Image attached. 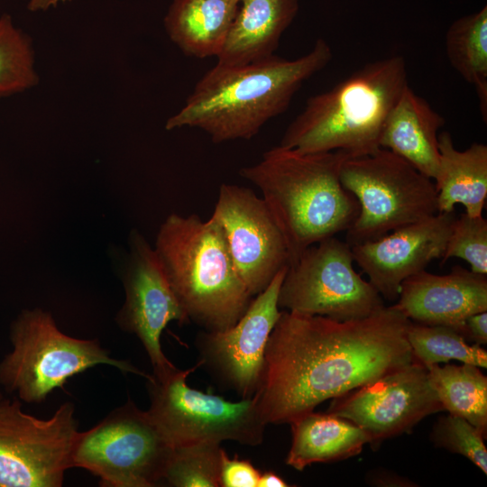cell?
<instances>
[{
  "mask_svg": "<svg viewBox=\"0 0 487 487\" xmlns=\"http://www.w3.org/2000/svg\"><path fill=\"white\" fill-rule=\"evenodd\" d=\"M409 323L394 305L344 321L281 310L253 396L265 422L290 424L415 361Z\"/></svg>",
  "mask_w": 487,
  "mask_h": 487,
  "instance_id": "cell-1",
  "label": "cell"
},
{
  "mask_svg": "<svg viewBox=\"0 0 487 487\" xmlns=\"http://www.w3.org/2000/svg\"><path fill=\"white\" fill-rule=\"evenodd\" d=\"M330 45L317 39L308 53L286 60L276 55L238 67L216 64L197 82L166 130L198 128L213 142L250 140L284 113L303 83L332 60Z\"/></svg>",
  "mask_w": 487,
  "mask_h": 487,
  "instance_id": "cell-2",
  "label": "cell"
},
{
  "mask_svg": "<svg viewBox=\"0 0 487 487\" xmlns=\"http://www.w3.org/2000/svg\"><path fill=\"white\" fill-rule=\"evenodd\" d=\"M342 151L299 152L280 145L240 175L262 192L285 239L289 264L309 246L345 232L359 214L354 196L340 180Z\"/></svg>",
  "mask_w": 487,
  "mask_h": 487,
  "instance_id": "cell-3",
  "label": "cell"
},
{
  "mask_svg": "<svg viewBox=\"0 0 487 487\" xmlns=\"http://www.w3.org/2000/svg\"><path fill=\"white\" fill-rule=\"evenodd\" d=\"M408 85L402 56L366 63L330 89L310 96L279 145L304 153H372L381 148L384 123Z\"/></svg>",
  "mask_w": 487,
  "mask_h": 487,
  "instance_id": "cell-4",
  "label": "cell"
},
{
  "mask_svg": "<svg viewBox=\"0 0 487 487\" xmlns=\"http://www.w3.org/2000/svg\"><path fill=\"white\" fill-rule=\"evenodd\" d=\"M154 251L188 321L202 330L227 329L247 310L253 297L211 217L170 214L160 227Z\"/></svg>",
  "mask_w": 487,
  "mask_h": 487,
  "instance_id": "cell-5",
  "label": "cell"
},
{
  "mask_svg": "<svg viewBox=\"0 0 487 487\" xmlns=\"http://www.w3.org/2000/svg\"><path fill=\"white\" fill-rule=\"evenodd\" d=\"M10 341L13 349L0 361V385L26 403H41L68 379L98 364L149 377L129 362L112 358L97 339L65 335L39 308L23 310L12 322Z\"/></svg>",
  "mask_w": 487,
  "mask_h": 487,
  "instance_id": "cell-6",
  "label": "cell"
},
{
  "mask_svg": "<svg viewBox=\"0 0 487 487\" xmlns=\"http://www.w3.org/2000/svg\"><path fill=\"white\" fill-rule=\"evenodd\" d=\"M340 180L359 204V214L345 231L351 246L438 213L434 180L387 149L347 157Z\"/></svg>",
  "mask_w": 487,
  "mask_h": 487,
  "instance_id": "cell-7",
  "label": "cell"
},
{
  "mask_svg": "<svg viewBox=\"0 0 487 487\" xmlns=\"http://www.w3.org/2000/svg\"><path fill=\"white\" fill-rule=\"evenodd\" d=\"M200 367H177L162 375H149L147 391L152 420L174 446L234 441L257 446L263 442L267 423L255 397L238 401L191 388L187 378Z\"/></svg>",
  "mask_w": 487,
  "mask_h": 487,
  "instance_id": "cell-8",
  "label": "cell"
},
{
  "mask_svg": "<svg viewBox=\"0 0 487 487\" xmlns=\"http://www.w3.org/2000/svg\"><path fill=\"white\" fill-rule=\"evenodd\" d=\"M173 448L148 411L129 399L78 432L71 467L88 471L105 487H153L162 483Z\"/></svg>",
  "mask_w": 487,
  "mask_h": 487,
  "instance_id": "cell-9",
  "label": "cell"
},
{
  "mask_svg": "<svg viewBox=\"0 0 487 487\" xmlns=\"http://www.w3.org/2000/svg\"><path fill=\"white\" fill-rule=\"evenodd\" d=\"M352 246L332 236L307 248L282 280L281 310L344 321L365 317L382 307V297L354 269Z\"/></svg>",
  "mask_w": 487,
  "mask_h": 487,
  "instance_id": "cell-10",
  "label": "cell"
},
{
  "mask_svg": "<svg viewBox=\"0 0 487 487\" xmlns=\"http://www.w3.org/2000/svg\"><path fill=\"white\" fill-rule=\"evenodd\" d=\"M78 428L71 402L42 419L0 391V487L62 486Z\"/></svg>",
  "mask_w": 487,
  "mask_h": 487,
  "instance_id": "cell-11",
  "label": "cell"
},
{
  "mask_svg": "<svg viewBox=\"0 0 487 487\" xmlns=\"http://www.w3.org/2000/svg\"><path fill=\"white\" fill-rule=\"evenodd\" d=\"M210 217L217 224L234 268L253 297L289 265L280 227L264 200L252 189L223 183Z\"/></svg>",
  "mask_w": 487,
  "mask_h": 487,
  "instance_id": "cell-12",
  "label": "cell"
},
{
  "mask_svg": "<svg viewBox=\"0 0 487 487\" xmlns=\"http://www.w3.org/2000/svg\"><path fill=\"white\" fill-rule=\"evenodd\" d=\"M332 400L326 412L360 427L372 447L409 433L423 418L444 410L427 369L418 361Z\"/></svg>",
  "mask_w": 487,
  "mask_h": 487,
  "instance_id": "cell-13",
  "label": "cell"
},
{
  "mask_svg": "<svg viewBox=\"0 0 487 487\" xmlns=\"http://www.w3.org/2000/svg\"><path fill=\"white\" fill-rule=\"evenodd\" d=\"M287 268L253 297L234 325L222 331L201 330L196 337L200 367L241 399L253 397L259 389L267 341L281 314L278 296Z\"/></svg>",
  "mask_w": 487,
  "mask_h": 487,
  "instance_id": "cell-14",
  "label": "cell"
},
{
  "mask_svg": "<svg viewBox=\"0 0 487 487\" xmlns=\"http://www.w3.org/2000/svg\"><path fill=\"white\" fill-rule=\"evenodd\" d=\"M125 301L116 316L119 326L134 334L144 347L154 375L176 366L165 356L161 335L171 321L188 323L158 259L137 232L131 235V253L124 278Z\"/></svg>",
  "mask_w": 487,
  "mask_h": 487,
  "instance_id": "cell-15",
  "label": "cell"
},
{
  "mask_svg": "<svg viewBox=\"0 0 487 487\" xmlns=\"http://www.w3.org/2000/svg\"><path fill=\"white\" fill-rule=\"evenodd\" d=\"M454 212L436 213L372 241L352 245L354 261L382 298L397 300L401 283L445 253Z\"/></svg>",
  "mask_w": 487,
  "mask_h": 487,
  "instance_id": "cell-16",
  "label": "cell"
},
{
  "mask_svg": "<svg viewBox=\"0 0 487 487\" xmlns=\"http://www.w3.org/2000/svg\"><path fill=\"white\" fill-rule=\"evenodd\" d=\"M394 304L410 321L460 333L465 319L487 311V277L461 266L446 275L426 270L406 279Z\"/></svg>",
  "mask_w": 487,
  "mask_h": 487,
  "instance_id": "cell-17",
  "label": "cell"
},
{
  "mask_svg": "<svg viewBox=\"0 0 487 487\" xmlns=\"http://www.w3.org/2000/svg\"><path fill=\"white\" fill-rule=\"evenodd\" d=\"M445 124V117L408 85L384 123L380 147L434 180L439 162L438 132Z\"/></svg>",
  "mask_w": 487,
  "mask_h": 487,
  "instance_id": "cell-18",
  "label": "cell"
},
{
  "mask_svg": "<svg viewBox=\"0 0 487 487\" xmlns=\"http://www.w3.org/2000/svg\"><path fill=\"white\" fill-rule=\"evenodd\" d=\"M299 10V0H241L216 64L238 67L274 54Z\"/></svg>",
  "mask_w": 487,
  "mask_h": 487,
  "instance_id": "cell-19",
  "label": "cell"
},
{
  "mask_svg": "<svg viewBox=\"0 0 487 487\" xmlns=\"http://www.w3.org/2000/svg\"><path fill=\"white\" fill-rule=\"evenodd\" d=\"M439 162L434 179L439 213L455 211L461 204L471 216H482L487 198V145L473 142L455 148L449 132L438 134Z\"/></svg>",
  "mask_w": 487,
  "mask_h": 487,
  "instance_id": "cell-20",
  "label": "cell"
},
{
  "mask_svg": "<svg viewBox=\"0 0 487 487\" xmlns=\"http://www.w3.org/2000/svg\"><path fill=\"white\" fill-rule=\"evenodd\" d=\"M241 0H174L164 19L170 39L185 55L219 54Z\"/></svg>",
  "mask_w": 487,
  "mask_h": 487,
  "instance_id": "cell-21",
  "label": "cell"
},
{
  "mask_svg": "<svg viewBox=\"0 0 487 487\" xmlns=\"http://www.w3.org/2000/svg\"><path fill=\"white\" fill-rule=\"evenodd\" d=\"M289 425L292 441L285 463L298 471L313 464L355 456L369 444L367 435L360 427L328 412L312 411Z\"/></svg>",
  "mask_w": 487,
  "mask_h": 487,
  "instance_id": "cell-22",
  "label": "cell"
},
{
  "mask_svg": "<svg viewBox=\"0 0 487 487\" xmlns=\"http://www.w3.org/2000/svg\"><path fill=\"white\" fill-rule=\"evenodd\" d=\"M427 369L444 410L466 419L486 436L487 377L479 367L462 363L443 367L433 364Z\"/></svg>",
  "mask_w": 487,
  "mask_h": 487,
  "instance_id": "cell-23",
  "label": "cell"
},
{
  "mask_svg": "<svg viewBox=\"0 0 487 487\" xmlns=\"http://www.w3.org/2000/svg\"><path fill=\"white\" fill-rule=\"evenodd\" d=\"M446 57L478 96L484 121L487 112V6L454 21L445 37Z\"/></svg>",
  "mask_w": 487,
  "mask_h": 487,
  "instance_id": "cell-24",
  "label": "cell"
},
{
  "mask_svg": "<svg viewBox=\"0 0 487 487\" xmlns=\"http://www.w3.org/2000/svg\"><path fill=\"white\" fill-rule=\"evenodd\" d=\"M407 339L415 361L426 368L450 360H457L479 368L487 367V352L478 345H471L452 327L424 325L410 321Z\"/></svg>",
  "mask_w": 487,
  "mask_h": 487,
  "instance_id": "cell-25",
  "label": "cell"
},
{
  "mask_svg": "<svg viewBox=\"0 0 487 487\" xmlns=\"http://www.w3.org/2000/svg\"><path fill=\"white\" fill-rule=\"evenodd\" d=\"M225 450L216 442L174 446L162 483L172 487H220Z\"/></svg>",
  "mask_w": 487,
  "mask_h": 487,
  "instance_id": "cell-26",
  "label": "cell"
},
{
  "mask_svg": "<svg viewBox=\"0 0 487 487\" xmlns=\"http://www.w3.org/2000/svg\"><path fill=\"white\" fill-rule=\"evenodd\" d=\"M38 77L31 40L9 15L0 17V96L34 86Z\"/></svg>",
  "mask_w": 487,
  "mask_h": 487,
  "instance_id": "cell-27",
  "label": "cell"
},
{
  "mask_svg": "<svg viewBox=\"0 0 487 487\" xmlns=\"http://www.w3.org/2000/svg\"><path fill=\"white\" fill-rule=\"evenodd\" d=\"M484 436L466 419L448 413L434 424L430 440L435 446L461 455L487 474V449Z\"/></svg>",
  "mask_w": 487,
  "mask_h": 487,
  "instance_id": "cell-28",
  "label": "cell"
},
{
  "mask_svg": "<svg viewBox=\"0 0 487 487\" xmlns=\"http://www.w3.org/2000/svg\"><path fill=\"white\" fill-rule=\"evenodd\" d=\"M450 258L462 259L472 271L487 275V220L482 216L455 217L441 259Z\"/></svg>",
  "mask_w": 487,
  "mask_h": 487,
  "instance_id": "cell-29",
  "label": "cell"
},
{
  "mask_svg": "<svg viewBox=\"0 0 487 487\" xmlns=\"http://www.w3.org/2000/svg\"><path fill=\"white\" fill-rule=\"evenodd\" d=\"M261 472L246 459L230 458L224 453L220 470V487H258Z\"/></svg>",
  "mask_w": 487,
  "mask_h": 487,
  "instance_id": "cell-30",
  "label": "cell"
},
{
  "mask_svg": "<svg viewBox=\"0 0 487 487\" xmlns=\"http://www.w3.org/2000/svg\"><path fill=\"white\" fill-rule=\"evenodd\" d=\"M466 341L474 342V345L487 344V311L478 312L469 316L460 331Z\"/></svg>",
  "mask_w": 487,
  "mask_h": 487,
  "instance_id": "cell-31",
  "label": "cell"
},
{
  "mask_svg": "<svg viewBox=\"0 0 487 487\" xmlns=\"http://www.w3.org/2000/svg\"><path fill=\"white\" fill-rule=\"evenodd\" d=\"M367 484L380 487H413L418 486L407 477L385 469H373L365 477Z\"/></svg>",
  "mask_w": 487,
  "mask_h": 487,
  "instance_id": "cell-32",
  "label": "cell"
},
{
  "mask_svg": "<svg viewBox=\"0 0 487 487\" xmlns=\"http://www.w3.org/2000/svg\"><path fill=\"white\" fill-rule=\"evenodd\" d=\"M290 486L281 476L273 471L261 473L258 487H288Z\"/></svg>",
  "mask_w": 487,
  "mask_h": 487,
  "instance_id": "cell-33",
  "label": "cell"
},
{
  "mask_svg": "<svg viewBox=\"0 0 487 487\" xmlns=\"http://www.w3.org/2000/svg\"><path fill=\"white\" fill-rule=\"evenodd\" d=\"M70 0H30L28 8L31 11L46 10L51 6H56L60 2Z\"/></svg>",
  "mask_w": 487,
  "mask_h": 487,
  "instance_id": "cell-34",
  "label": "cell"
}]
</instances>
